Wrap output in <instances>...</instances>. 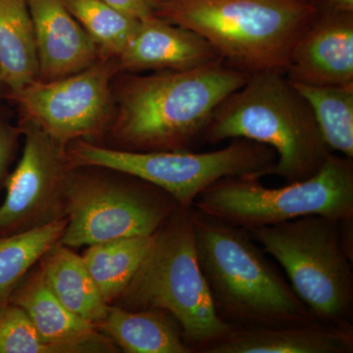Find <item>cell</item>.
Instances as JSON below:
<instances>
[{"label":"cell","mask_w":353,"mask_h":353,"mask_svg":"<svg viewBox=\"0 0 353 353\" xmlns=\"http://www.w3.org/2000/svg\"><path fill=\"white\" fill-rule=\"evenodd\" d=\"M155 1L158 2V1H160V0H155Z\"/></svg>","instance_id":"83f0119b"},{"label":"cell","mask_w":353,"mask_h":353,"mask_svg":"<svg viewBox=\"0 0 353 353\" xmlns=\"http://www.w3.org/2000/svg\"><path fill=\"white\" fill-rule=\"evenodd\" d=\"M292 83L312 109L323 139L332 152L353 159V85Z\"/></svg>","instance_id":"44dd1931"},{"label":"cell","mask_w":353,"mask_h":353,"mask_svg":"<svg viewBox=\"0 0 353 353\" xmlns=\"http://www.w3.org/2000/svg\"><path fill=\"white\" fill-rule=\"evenodd\" d=\"M29 316L52 353L116 352L94 324L70 311L44 282L41 271L21 281L8 297Z\"/></svg>","instance_id":"5bb4252c"},{"label":"cell","mask_w":353,"mask_h":353,"mask_svg":"<svg viewBox=\"0 0 353 353\" xmlns=\"http://www.w3.org/2000/svg\"><path fill=\"white\" fill-rule=\"evenodd\" d=\"M22 157L7 176L6 196L0 205V236L43 226L66 217V190L73 165L65 143L53 139L34 121L23 119Z\"/></svg>","instance_id":"8fae6325"},{"label":"cell","mask_w":353,"mask_h":353,"mask_svg":"<svg viewBox=\"0 0 353 353\" xmlns=\"http://www.w3.org/2000/svg\"><path fill=\"white\" fill-rule=\"evenodd\" d=\"M38 51L39 80L83 71L103 57L64 0H28Z\"/></svg>","instance_id":"4fadbf2b"},{"label":"cell","mask_w":353,"mask_h":353,"mask_svg":"<svg viewBox=\"0 0 353 353\" xmlns=\"http://www.w3.org/2000/svg\"><path fill=\"white\" fill-rule=\"evenodd\" d=\"M180 208L152 183L112 182L72 172L66 190V229L59 243L68 248L152 236Z\"/></svg>","instance_id":"9c48e42d"},{"label":"cell","mask_w":353,"mask_h":353,"mask_svg":"<svg viewBox=\"0 0 353 353\" xmlns=\"http://www.w3.org/2000/svg\"><path fill=\"white\" fill-rule=\"evenodd\" d=\"M68 219L0 236V301L8 299L28 271L57 245Z\"/></svg>","instance_id":"7402d4cb"},{"label":"cell","mask_w":353,"mask_h":353,"mask_svg":"<svg viewBox=\"0 0 353 353\" xmlns=\"http://www.w3.org/2000/svg\"><path fill=\"white\" fill-rule=\"evenodd\" d=\"M250 233L283 267L315 319L353 325V255L341 239L340 220L307 215Z\"/></svg>","instance_id":"8992f818"},{"label":"cell","mask_w":353,"mask_h":353,"mask_svg":"<svg viewBox=\"0 0 353 353\" xmlns=\"http://www.w3.org/2000/svg\"><path fill=\"white\" fill-rule=\"evenodd\" d=\"M196 208L176 209L152 234L138 270L120 299L129 310L159 309L180 324L194 353L233 333L216 312L197 262L194 241Z\"/></svg>","instance_id":"5b68a950"},{"label":"cell","mask_w":353,"mask_h":353,"mask_svg":"<svg viewBox=\"0 0 353 353\" xmlns=\"http://www.w3.org/2000/svg\"><path fill=\"white\" fill-rule=\"evenodd\" d=\"M318 13H353V0H311Z\"/></svg>","instance_id":"4316f807"},{"label":"cell","mask_w":353,"mask_h":353,"mask_svg":"<svg viewBox=\"0 0 353 353\" xmlns=\"http://www.w3.org/2000/svg\"><path fill=\"white\" fill-rule=\"evenodd\" d=\"M353 325L308 321L234 330L203 353H352Z\"/></svg>","instance_id":"2e32d148"},{"label":"cell","mask_w":353,"mask_h":353,"mask_svg":"<svg viewBox=\"0 0 353 353\" xmlns=\"http://www.w3.org/2000/svg\"><path fill=\"white\" fill-rule=\"evenodd\" d=\"M34 25L28 0H0V80L9 92L39 80Z\"/></svg>","instance_id":"d6986e66"},{"label":"cell","mask_w":353,"mask_h":353,"mask_svg":"<svg viewBox=\"0 0 353 353\" xmlns=\"http://www.w3.org/2000/svg\"><path fill=\"white\" fill-rule=\"evenodd\" d=\"M152 236H130L88 245L83 261L102 299L110 305L127 289L145 256Z\"/></svg>","instance_id":"ffe728a7"},{"label":"cell","mask_w":353,"mask_h":353,"mask_svg":"<svg viewBox=\"0 0 353 353\" xmlns=\"http://www.w3.org/2000/svg\"><path fill=\"white\" fill-rule=\"evenodd\" d=\"M8 88L0 80V188L4 185L8 169L12 162L19 138L22 134L20 126L11 122L4 101H8Z\"/></svg>","instance_id":"d4e9b609"},{"label":"cell","mask_w":353,"mask_h":353,"mask_svg":"<svg viewBox=\"0 0 353 353\" xmlns=\"http://www.w3.org/2000/svg\"><path fill=\"white\" fill-rule=\"evenodd\" d=\"M119 70L117 58L103 55L73 75L39 79L19 92H9V101L19 105L25 119L67 145L97 136L110 125L115 108L111 81Z\"/></svg>","instance_id":"30bf717a"},{"label":"cell","mask_w":353,"mask_h":353,"mask_svg":"<svg viewBox=\"0 0 353 353\" xmlns=\"http://www.w3.org/2000/svg\"><path fill=\"white\" fill-rule=\"evenodd\" d=\"M194 241L199 268L224 321L252 328L315 319L248 230L196 208Z\"/></svg>","instance_id":"7a4b0ae2"},{"label":"cell","mask_w":353,"mask_h":353,"mask_svg":"<svg viewBox=\"0 0 353 353\" xmlns=\"http://www.w3.org/2000/svg\"><path fill=\"white\" fill-rule=\"evenodd\" d=\"M67 154L74 168L101 167L152 183L182 208L194 206L197 196L221 179L263 178L277 160L270 146L245 139L210 152H131L78 141Z\"/></svg>","instance_id":"ba28073f"},{"label":"cell","mask_w":353,"mask_h":353,"mask_svg":"<svg viewBox=\"0 0 353 353\" xmlns=\"http://www.w3.org/2000/svg\"><path fill=\"white\" fill-rule=\"evenodd\" d=\"M245 139L273 148L275 164L266 176L285 183L315 175L332 152L312 109L285 74L260 72L228 95L215 109L203 143Z\"/></svg>","instance_id":"3957f363"},{"label":"cell","mask_w":353,"mask_h":353,"mask_svg":"<svg viewBox=\"0 0 353 353\" xmlns=\"http://www.w3.org/2000/svg\"><path fill=\"white\" fill-rule=\"evenodd\" d=\"M117 60L120 70L131 72L188 71L224 62L201 34L157 15L141 21Z\"/></svg>","instance_id":"9a60e30c"},{"label":"cell","mask_w":353,"mask_h":353,"mask_svg":"<svg viewBox=\"0 0 353 353\" xmlns=\"http://www.w3.org/2000/svg\"><path fill=\"white\" fill-rule=\"evenodd\" d=\"M97 328L128 353H194L175 318L159 309L109 306Z\"/></svg>","instance_id":"e0dca14e"},{"label":"cell","mask_w":353,"mask_h":353,"mask_svg":"<svg viewBox=\"0 0 353 353\" xmlns=\"http://www.w3.org/2000/svg\"><path fill=\"white\" fill-rule=\"evenodd\" d=\"M41 260L44 282L60 303L95 326L101 322L110 305L102 299L83 257L58 241Z\"/></svg>","instance_id":"ac0fdd59"},{"label":"cell","mask_w":353,"mask_h":353,"mask_svg":"<svg viewBox=\"0 0 353 353\" xmlns=\"http://www.w3.org/2000/svg\"><path fill=\"white\" fill-rule=\"evenodd\" d=\"M311 0H160L155 15L197 32L229 66L252 75L285 74L312 24Z\"/></svg>","instance_id":"277c9868"},{"label":"cell","mask_w":353,"mask_h":353,"mask_svg":"<svg viewBox=\"0 0 353 353\" xmlns=\"http://www.w3.org/2000/svg\"><path fill=\"white\" fill-rule=\"evenodd\" d=\"M285 76L304 85H353V13H318L292 50Z\"/></svg>","instance_id":"7c38bea8"},{"label":"cell","mask_w":353,"mask_h":353,"mask_svg":"<svg viewBox=\"0 0 353 353\" xmlns=\"http://www.w3.org/2000/svg\"><path fill=\"white\" fill-rule=\"evenodd\" d=\"M0 353H52L24 309L9 299L0 301Z\"/></svg>","instance_id":"cb8c5ba5"},{"label":"cell","mask_w":353,"mask_h":353,"mask_svg":"<svg viewBox=\"0 0 353 353\" xmlns=\"http://www.w3.org/2000/svg\"><path fill=\"white\" fill-rule=\"evenodd\" d=\"M64 3L105 57H119L141 23L101 0H64Z\"/></svg>","instance_id":"603a6c76"},{"label":"cell","mask_w":353,"mask_h":353,"mask_svg":"<svg viewBox=\"0 0 353 353\" xmlns=\"http://www.w3.org/2000/svg\"><path fill=\"white\" fill-rule=\"evenodd\" d=\"M260 179L227 176L203 190L194 208L229 224L250 230L307 215L353 218V159L331 153L320 170L278 189Z\"/></svg>","instance_id":"52a82bcc"},{"label":"cell","mask_w":353,"mask_h":353,"mask_svg":"<svg viewBox=\"0 0 353 353\" xmlns=\"http://www.w3.org/2000/svg\"><path fill=\"white\" fill-rule=\"evenodd\" d=\"M250 75L220 62L125 77L114 94L111 134L131 152H190L218 105Z\"/></svg>","instance_id":"6da1fadb"},{"label":"cell","mask_w":353,"mask_h":353,"mask_svg":"<svg viewBox=\"0 0 353 353\" xmlns=\"http://www.w3.org/2000/svg\"><path fill=\"white\" fill-rule=\"evenodd\" d=\"M101 1L139 21L155 16L157 6L155 0H101Z\"/></svg>","instance_id":"484cf974"}]
</instances>
